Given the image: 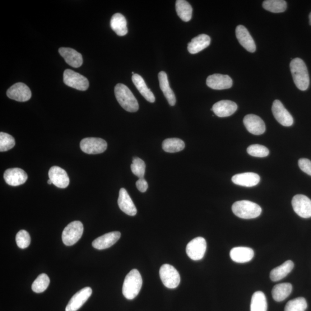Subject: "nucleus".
Listing matches in <instances>:
<instances>
[{
	"label": "nucleus",
	"instance_id": "nucleus-1",
	"mask_svg": "<svg viewBox=\"0 0 311 311\" xmlns=\"http://www.w3.org/2000/svg\"><path fill=\"white\" fill-rule=\"evenodd\" d=\"M292 77L295 85L301 91L307 90L309 86L308 69L303 60L296 58L290 64Z\"/></svg>",
	"mask_w": 311,
	"mask_h": 311
},
{
	"label": "nucleus",
	"instance_id": "nucleus-2",
	"mask_svg": "<svg viewBox=\"0 0 311 311\" xmlns=\"http://www.w3.org/2000/svg\"><path fill=\"white\" fill-rule=\"evenodd\" d=\"M115 95L122 108L128 112L135 113L139 105L136 97L129 88L122 84H118L114 88Z\"/></svg>",
	"mask_w": 311,
	"mask_h": 311
},
{
	"label": "nucleus",
	"instance_id": "nucleus-3",
	"mask_svg": "<svg viewBox=\"0 0 311 311\" xmlns=\"http://www.w3.org/2000/svg\"><path fill=\"white\" fill-rule=\"evenodd\" d=\"M142 285V278L137 269L130 272L123 282L122 293L125 298L128 300L136 298L141 291Z\"/></svg>",
	"mask_w": 311,
	"mask_h": 311
},
{
	"label": "nucleus",
	"instance_id": "nucleus-4",
	"mask_svg": "<svg viewBox=\"0 0 311 311\" xmlns=\"http://www.w3.org/2000/svg\"><path fill=\"white\" fill-rule=\"evenodd\" d=\"M232 210L236 216L243 219H255L262 213V208L258 204L245 200L235 202Z\"/></svg>",
	"mask_w": 311,
	"mask_h": 311
},
{
	"label": "nucleus",
	"instance_id": "nucleus-5",
	"mask_svg": "<svg viewBox=\"0 0 311 311\" xmlns=\"http://www.w3.org/2000/svg\"><path fill=\"white\" fill-rule=\"evenodd\" d=\"M83 231L84 226L81 222L75 221L71 222L63 231L62 239L64 243L68 246L76 244L81 238Z\"/></svg>",
	"mask_w": 311,
	"mask_h": 311
},
{
	"label": "nucleus",
	"instance_id": "nucleus-6",
	"mask_svg": "<svg viewBox=\"0 0 311 311\" xmlns=\"http://www.w3.org/2000/svg\"><path fill=\"white\" fill-rule=\"evenodd\" d=\"M160 277L162 284L169 289H175L180 282L179 272L169 264H164L160 269Z\"/></svg>",
	"mask_w": 311,
	"mask_h": 311
},
{
	"label": "nucleus",
	"instance_id": "nucleus-7",
	"mask_svg": "<svg viewBox=\"0 0 311 311\" xmlns=\"http://www.w3.org/2000/svg\"><path fill=\"white\" fill-rule=\"evenodd\" d=\"M63 79L67 86L79 91H86L89 87V81L86 77L71 69L64 71Z\"/></svg>",
	"mask_w": 311,
	"mask_h": 311
},
{
	"label": "nucleus",
	"instance_id": "nucleus-8",
	"mask_svg": "<svg viewBox=\"0 0 311 311\" xmlns=\"http://www.w3.org/2000/svg\"><path fill=\"white\" fill-rule=\"evenodd\" d=\"M107 148L108 143L100 138H86L80 142L81 150L87 154H100L105 152Z\"/></svg>",
	"mask_w": 311,
	"mask_h": 311
},
{
	"label": "nucleus",
	"instance_id": "nucleus-9",
	"mask_svg": "<svg viewBox=\"0 0 311 311\" xmlns=\"http://www.w3.org/2000/svg\"><path fill=\"white\" fill-rule=\"evenodd\" d=\"M207 247L206 241L202 237L190 241L186 247V253L190 259L193 261H199L205 255Z\"/></svg>",
	"mask_w": 311,
	"mask_h": 311
},
{
	"label": "nucleus",
	"instance_id": "nucleus-10",
	"mask_svg": "<svg viewBox=\"0 0 311 311\" xmlns=\"http://www.w3.org/2000/svg\"><path fill=\"white\" fill-rule=\"evenodd\" d=\"M292 207L297 215L304 219L311 217V200L304 195H296L292 201Z\"/></svg>",
	"mask_w": 311,
	"mask_h": 311
},
{
	"label": "nucleus",
	"instance_id": "nucleus-11",
	"mask_svg": "<svg viewBox=\"0 0 311 311\" xmlns=\"http://www.w3.org/2000/svg\"><path fill=\"white\" fill-rule=\"evenodd\" d=\"M272 112L274 117L282 126L289 127L294 124L293 117L280 100H276L274 101L272 106Z\"/></svg>",
	"mask_w": 311,
	"mask_h": 311
},
{
	"label": "nucleus",
	"instance_id": "nucleus-12",
	"mask_svg": "<svg viewBox=\"0 0 311 311\" xmlns=\"http://www.w3.org/2000/svg\"><path fill=\"white\" fill-rule=\"evenodd\" d=\"M7 95L9 98L20 102L29 100L32 96L29 87L22 82H17L12 86L8 90Z\"/></svg>",
	"mask_w": 311,
	"mask_h": 311
},
{
	"label": "nucleus",
	"instance_id": "nucleus-13",
	"mask_svg": "<svg viewBox=\"0 0 311 311\" xmlns=\"http://www.w3.org/2000/svg\"><path fill=\"white\" fill-rule=\"evenodd\" d=\"M245 127L248 132L254 135H261L266 131V125L263 120L254 114H248L243 119Z\"/></svg>",
	"mask_w": 311,
	"mask_h": 311
},
{
	"label": "nucleus",
	"instance_id": "nucleus-14",
	"mask_svg": "<svg viewBox=\"0 0 311 311\" xmlns=\"http://www.w3.org/2000/svg\"><path fill=\"white\" fill-rule=\"evenodd\" d=\"M90 287H86L79 291L72 297L67 306L66 311H77L85 304L92 295Z\"/></svg>",
	"mask_w": 311,
	"mask_h": 311
},
{
	"label": "nucleus",
	"instance_id": "nucleus-15",
	"mask_svg": "<svg viewBox=\"0 0 311 311\" xmlns=\"http://www.w3.org/2000/svg\"><path fill=\"white\" fill-rule=\"evenodd\" d=\"M206 85L213 90H226L233 86V81L228 75L214 74L207 78Z\"/></svg>",
	"mask_w": 311,
	"mask_h": 311
},
{
	"label": "nucleus",
	"instance_id": "nucleus-16",
	"mask_svg": "<svg viewBox=\"0 0 311 311\" xmlns=\"http://www.w3.org/2000/svg\"><path fill=\"white\" fill-rule=\"evenodd\" d=\"M4 178L6 182L12 186H18L26 183L28 176L21 169H9L5 171Z\"/></svg>",
	"mask_w": 311,
	"mask_h": 311
},
{
	"label": "nucleus",
	"instance_id": "nucleus-17",
	"mask_svg": "<svg viewBox=\"0 0 311 311\" xmlns=\"http://www.w3.org/2000/svg\"><path fill=\"white\" fill-rule=\"evenodd\" d=\"M49 176L52 183L60 189L67 188L70 182L67 172L58 166H53L50 169Z\"/></svg>",
	"mask_w": 311,
	"mask_h": 311
},
{
	"label": "nucleus",
	"instance_id": "nucleus-18",
	"mask_svg": "<svg viewBox=\"0 0 311 311\" xmlns=\"http://www.w3.org/2000/svg\"><path fill=\"white\" fill-rule=\"evenodd\" d=\"M236 36L240 44L250 53L256 51V45L252 35L246 28L239 25L236 29Z\"/></svg>",
	"mask_w": 311,
	"mask_h": 311
},
{
	"label": "nucleus",
	"instance_id": "nucleus-19",
	"mask_svg": "<svg viewBox=\"0 0 311 311\" xmlns=\"http://www.w3.org/2000/svg\"><path fill=\"white\" fill-rule=\"evenodd\" d=\"M238 109L235 102L228 100H221L213 106L212 110L220 118L228 117L233 115Z\"/></svg>",
	"mask_w": 311,
	"mask_h": 311
},
{
	"label": "nucleus",
	"instance_id": "nucleus-20",
	"mask_svg": "<svg viewBox=\"0 0 311 311\" xmlns=\"http://www.w3.org/2000/svg\"><path fill=\"white\" fill-rule=\"evenodd\" d=\"M121 234L118 231L106 234L93 241V247L100 250L109 248L117 242Z\"/></svg>",
	"mask_w": 311,
	"mask_h": 311
},
{
	"label": "nucleus",
	"instance_id": "nucleus-21",
	"mask_svg": "<svg viewBox=\"0 0 311 311\" xmlns=\"http://www.w3.org/2000/svg\"><path fill=\"white\" fill-rule=\"evenodd\" d=\"M118 203L120 210L127 215L134 216L137 214V211L132 198L130 197L126 189H120L118 199Z\"/></svg>",
	"mask_w": 311,
	"mask_h": 311
},
{
	"label": "nucleus",
	"instance_id": "nucleus-22",
	"mask_svg": "<svg viewBox=\"0 0 311 311\" xmlns=\"http://www.w3.org/2000/svg\"><path fill=\"white\" fill-rule=\"evenodd\" d=\"M58 52L69 66L73 68H79L82 66V55L76 50L72 48H61L59 49Z\"/></svg>",
	"mask_w": 311,
	"mask_h": 311
},
{
	"label": "nucleus",
	"instance_id": "nucleus-23",
	"mask_svg": "<svg viewBox=\"0 0 311 311\" xmlns=\"http://www.w3.org/2000/svg\"><path fill=\"white\" fill-rule=\"evenodd\" d=\"M260 179L259 175L254 173L236 174L232 178V181L235 184L247 188L255 186L259 183Z\"/></svg>",
	"mask_w": 311,
	"mask_h": 311
},
{
	"label": "nucleus",
	"instance_id": "nucleus-24",
	"mask_svg": "<svg viewBox=\"0 0 311 311\" xmlns=\"http://www.w3.org/2000/svg\"><path fill=\"white\" fill-rule=\"evenodd\" d=\"M254 252L252 248L245 247H238L231 250L230 257L236 263L248 262L253 259Z\"/></svg>",
	"mask_w": 311,
	"mask_h": 311
},
{
	"label": "nucleus",
	"instance_id": "nucleus-25",
	"mask_svg": "<svg viewBox=\"0 0 311 311\" xmlns=\"http://www.w3.org/2000/svg\"><path fill=\"white\" fill-rule=\"evenodd\" d=\"M211 39L210 36L201 34L192 39L188 45V49L190 54H195L201 52L210 45Z\"/></svg>",
	"mask_w": 311,
	"mask_h": 311
},
{
	"label": "nucleus",
	"instance_id": "nucleus-26",
	"mask_svg": "<svg viewBox=\"0 0 311 311\" xmlns=\"http://www.w3.org/2000/svg\"><path fill=\"white\" fill-rule=\"evenodd\" d=\"M159 77L160 87L161 91L163 92L169 103L171 106H174L176 104V97L174 92L172 90L170 86L168 76L167 73L164 71H161L158 75Z\"/></svg>",
	"mask_w": 311,
	"mask_h": 311
},
{
	"label": "nucleus",
	"instance_id": "nucleus-27",
	"mask_svg": "<svg viewBox=\"0 0 311 311\" xmlns=\"http://www.w3.org/2000/svg\"><path fill=\"white\" fill-rule=\"evenodd\" d=\"M111 29L118 36L126 35L128 32L126 18L121 13H117L111 17L110 21Z\"/></svg>",
	"mask_w": 311,
	"mask_h": 311
},
{
	"label": "nucleus",
	"instance_id": "nucleus-28",
	"mask_svg": "<svg viewBox=\"0 0 311 311\" xmlns=\"http://www.w3.org/2000/svg\"><path fill=\"white\" fill-rule=\"evenodd\" d=\"M132 79L134 86L137 88L141 95L150 103H154L156 100L155 97L151 90L148 88L143 78L138 74H134Z\"/></svg>",
	"mask_w": 311,
	"mask_h": 311
},
{
	"label": "nucleus",
	"instance_id": "nucleus-29",
	"mask_svg": "<svg viewBox=\"0 0 311 311\" xmlns=\"http://www.w3.org/2000/svg\"><path fill=\"white\" fill-rule=\"evenodd\" d=\"M294 267V263L292 261H287L272 271L270 277L272 281L276 282L280 281L286 277Z\"/></svg>",
	"mask_w": 311,
	"mask_h": 311
},
{
	"label": "nucleus",
	"instance_id": "nucleus-30",
	"mask_svg": "<svg viewBox=\"0 0 311 311\" xmlns=\"http://www.w3.org/2000/svg\"><path fill=\"white\" fill-rule=\"evenodd\" d=\"M292 291V285L289 283H282L274 286L272 296L274 300L280 302L288 298Z\"/></svg>",
	"mask_w": 311,
	"mask_h": 311
},
{
	"label": "nucleus",
	"instance_id": "nucleus-31",
	"mask_svg": "<svg viewBox=\"0 0 311 311\" xmlns=\"http://www.w3.org/2000/svg\"><path fill=\"white\" fill-rule=\"evenodd\" d=\"M176 11L178 16L185 22L192 19L193 8L188 2L185 0H177L175 4Z\"/></svg>",
	"mask_w": 311,
	"mask_h": 311
},
{
	"label": "nucleus",
	"instance_id": "nucleus-32",
	"mask_svg": "<svg viewBox=\"0 0 311 311\" xmlns=\"http://www.w3.org/2000/svg\"><path fill=\"white\" fill-rule=\"evenodd\" d=\"M267 303L265 295L261 291L255 292L251 302V311H267Z\"/></svg>",
	"mask_w": 311,
	"mask_h": 311
},
{
	"label": "nucleus",
	"instance_id": "nucleus-33",
	"mask_svg": "<svg viewBox=\"0 0 311 311\" xmlns=\"http://www.w3.org/2000/svg\"><path fill=\"white\" fill-rule=\"evenodd\" d=\"M162 150L166 152H178L184 149L185 143L179 138H168L162 142Z\"/></svg>",
	"mask_w": 311,
	"mask_h": 311
},
{
	"label": "nucleus",
	"instance_id": "nucleus-34",
	"mask_svg": "<svg viewBox=\"0 0 311 311\" xmlns=\"http://www.w3.org/2000/svg\"><path fill=\"white\" fill-rule=\"evenodd\" d=\"M263 7L273 13H281L285 11L287 4L284 0H266L263 3Z\"/></svg>",
	"mask_w": 311,
	"mask_h": 311
},
{
	"label": "nucleus",
	"instance_id": "nucleus-35",
	"mask_svg": "<svg viewBox=\"0 0 311 311\" xmlns=\"http://www.w3.org/2000/svg\"><path fill=\"white\" fill-rule=\"evenodd\" d=\"M50 284V278L46 274H41L32 285V290L36 294L43 293Z\"/></svg>",
	"mask_w": 311,
	"mask_h": 311
},
{
	"label": "nucleus",
	"instance_id": "nucleus-36",
	"mask_svg": "<svg viewBox=\"0 0 311 311\" xmlns=\"http://www.w3.org/2000/svg\"><path fill=\"white\" fill-rule=\"evenodd\" d=\"M307 308V301L303 298H298L288 301L285 311H305Z\"/></svg>",
	"mask_w": 311,
	"mask_h": 311
},
{
	"label": "nucleus",
	"instance_id": "nucleus-37",
	"mask_svg": "<svg viewBox=\"0 0 311 311\" xmlns=\"http://www.w3.org/2000/svg\"><path fill=\"white\" fill-rule=\"evenodd\" d=\"M146 165L145 162L137 157H133L131 164V170L134 175L139 178H143L146 173Z\"/></svg>",
	"mask_w": 311,
	"mask_h": 311
},
{
	"label": "nucleus",
	"instance_id": "nucleus-38",
	"mask_svg": "<svg viewBox=\"0 0 311 311\" xmlns=\"http://www.w3.org/2000/svg\"><path fill=\"white\" fill-rule=\"evenodd\" d=\"M15 146V140L10 134L0 133V151L2 152L10 150Z\"/></svg>",
	"mask_w": 311,
	"mask_h": 311
},
{
	"label": "nucleus",
	"instance_id": "nucleus-39",
	"mask_svg": "<svg viewBox=\"0 0 311 311\" xmlns=\"http://www.w3.org/2000/svg\"><path fill=\"white\" fill-rule=\"evenodd\" d=\"M16 241L18 247L26 248L31 243L30 235L26 230H20L16 235Z\"/></svg>",
	"mask_w": 311,
	"mask_h": 311
},
{
	"label": "nucleus",
	"instance_id": "nucleus-40",
	"mask_svg": "<svg viewBox=\"0 0 311 311\" xmlns=\"http://www.w3.org/2000/svg\"><path fill=\"white\" fill-rule=\"evenodd\" d=\"M247 151L250 155L254 157H264L269 154V151L266 147L259 144L250 146Z\"/></svg>",
	"mask_w": 311,
	"mask_h": 311
},
{
	"label": "nucleus",
	"instance_id": "nucleus-41",
	"mask_svg": "<svg viewBox=\"0 0 311 311\" xmlns=\"http://www.w3.org/2000/svg\"><path fill=\"white\" fill-rule=\"evenodd\" d=\"M300 169L305 173L311 176V161L307 159H300L299 160Z\"/></svg>",
	"mask_w": 311,
	"mask_h": 311
},
{
	"label": "nucleus",
	"instance_id": "nucleus-42",
	"mask_svg": "<svg viewBox=\"0 0 311 311\" xmlns=\"http://www.w3.org/2000/svg\"><path fill=\"white\" fill-rule=\"evenodd\" d=\"M137 189L141 193H145L148 188V184L144 178L139 179L136 182Z\"/></svg>",
	"mask_w": 311,
	"mask_h": 311
},
{
	"label": "nucleus",
	"instance_id": "nucleus-43",
	"mask_svg": "<svg viewBox=\"0 0 311 311\" xmlns=\"http://www.w3.org/2000/svg\"><path fill=\"white\" fill-rule=\"evenodd\" d=\"M309 25L311 26V12L309 14Z\"/></svg>",
	"mask_w": 311,
	"mask_h": 311
},
{
	"label": "nucleus",
	"instance_id": "nucleus-44",
	"mask_svg": "<svg viewBox=\"0 0 311 311\" xmlns=\"http://www.w3.org/2000/svg\"><path fill=\"white\" fill-rule=\"evenodd\" d=\"M48 183L49 184H53V183H52V180H51L50 179L48 180Z\"/></svg>",
	"mask_w": 311,
	"mask_h": 311
}]
</instances>
